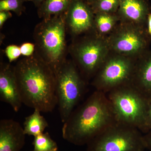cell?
<instances>
[{
  "mask_svg": "<svg viewBox=\"0 0 151 151\" xmlns=\"http://www.w3.org/2000/svg\"><path fill=\"white\" fill-rule=\"evenodd\" d=\"M12 16L9 11H3L0 12V27H2L3 25L7 20L10 18Z\"/></svg>",
  "mask_w": 151,
  "mask_h": 151,
  "instance_id": "cell-24",
  "label": "cell"
},
{
  "mask_svg": "<svg viewBox=\"0 0 151 151\" xmlns=\"http://www.w3.org/2000/svg\"><path fill=\"white\" fill-rule=\"evenodd\" d=\"M94 14L84 0H73L65 13V21L73 33L80 34L94 26Z\"/></svg>",
  "mask_w": 151,
  "mask_h": 151,
  "instance_id": "cell-10",
  "label": "cell"
},
{
  "mask_svg": "<svg viewBox=\"0 0 151 151\" xmlns=\"http://www.w3.org/2000/svg\"><path fill=\"white\" fill-rule=\"evenodd\" d=\"M65 13L54 16L37 26L35 37L38 55L56 75L65 61Z\"/></svg>",
  "mask_w": 151,
  "mask_h": 151,
  "instance_id": "cell-3",
  "label": "cell"
},
{
  "mask_svg": "<svg viewBox=\"0 0 151 151\" xmlns=\"http://www.w3.org/2000/svg\"><path fill=\"white\" fill-rule=\"evenodd\" d=\"M85 1L88 2L90 3L91 4H92V3H93L95 1H96V0H85Z\"/></svg>",
  "mask_w": 151,
  "mask_h": 151,
  "instance_id": "cell-28",
  "label": "cell"
},
{
  "mask_svg": "<svg viewBox=\"0 0 151 151\" xmlns=\"http://www.w3.org/2000/svg\"><path fill=\"white\" fill-rule=\"evenodd\" d=\"M117 122L107 94L96 90L63 123V137L75 145H87Z\"/></svg>",
  "mask_w": 151,
  "mask_h": 151,
  "instance_id": "cell-2",
  "label": "cell"
},
{
  "mask_svg": "<svg viewBox=\"0 0 151 151\" xmlns=\"http://www.w3.org/2000/svg\"><path fill=\"white\" fill-rule=\"evenodd\" d=\"M72 1L45 0L38 7V15L44 19L66 13Z\"/></svg>",
  "mask_w": 151,
  "mask_h": 151,
  "instance_id": "cell-15",
  "label": "cell"
},
{
  "mask_svg": "<svg viewBox=\"0 0 151 151\" xmlns=\"http://www.w3.org/2000/svg\"><path fill=\"white\" fill-rule=\"evenodd\" d=\"M57 105L63 123L84 95L85 83L73 63L65 61L55 75Z\"/></svg>",
  "mask_w": 151,
  "mask_h": 151,
  "instance_id": "cell-6",
  "label": "cell"
},
{
  "mask_svg": "<svg viewBox=\"0 0 151 151\" xmlns=\"http://www.w3.org/2000/svg\"><path fill=\"white\" fill-rule=\"evenodd\" d=\"M121 0H96L92 3L94 14L107 13L113 14L119 9Z\"/></svg>",
  "mask_w": 151,
  "mask_h": 151,
  "instance_id": "cell-19",
  "label": "cell"
},
{
  "mask_svg": "<svg viewBox=\"0 0 151 151\" xmlns=\"http://www.w3.org/2000/svg\"><path fill=\"white\" fill-rule=\"evenodd\" d=\"M86 151H145L142 133L117 122L90 141Z\"/></svg>",
  "mask_w": 151,
  "mask_h": 151,
  "instance_id": "cell-5",
  "label": "cell"
},
{
  "mask_svg": "<svg viewBox=\"0 0 151 151\" xmlns=\"http://www.w3.org/2000/svg\"><path fill=\"white\" fill-rule=\"evenodd\" d=\"M32 145L34 151H59L56 142L52 139L48 132L35 137Z\"/></svg>",
  "mask_w": 151,
  "mask_h": 151,
  "instance_id": "cell-18",
  "label": "cell"
},
{
  "mask_svg": "<svg viewBox=\"0 0 151 151\" xmlns=\"http://www.w3.org/2000/svg\"><path fill=\"white\" fill-rule=\"evenodd\" d=\"M35 48V45L32 43H24L20 47L21 52L22 54L26 57L32 55Z\"/></svg>",
  "mask_w": 151,
  "mask_h": 151,
  "instance_id": "cell-23",
  "label": "cell"
},
{
  "mask_svg": "<svg viewBox=\"0 0 151 151\" xmlns=\"http://www.w3.org/2000/svg\"><path fill=\"white\" fill-rule=\"evenodd\" d=\"M24 128L12 119L0 121V151H21L25 143Z\"/></svg>",
  "mask_w": 151,
  "mask_h": 151,
  "instance_id": "cell-12",
  "label": "cell"
},
{
  "mask_svg": "<svg viewBox=\"0 0 151 151\" xmlns=\"http://www.w3.org/2000/svg\"><path fill=\"white\" fill-rule=\"evenodd\" d=\"M147 31L149 36L151 37V14H149L147 20Z\"/></svg>",
  "mask_w": 151,
  "mask_h": 151,
  "instance_id": "cell-26",
  "label": "cell"
},
{
  "mask_svg": "<svg viewBox=\"0 0 151 151\" xmlns=\"http://www.w3.org/2000/svg\"><path fill=\"white\" fill-rule=\"evenodd\" d=\"M123 23L107 40L110 50L130 57L141 56L148 50L150 36L147 31L142 26Z\"/></svg>",
  "mask_w": 151,
  "mask_h": 151,
  "instance_id": "cell-8",
  "label": "cell"
},
{
  "mask_svg": "<svg viewBox=\"0 0 151 151\" xmlns=\"http://www.w3.org/2000/svg\"><path fill=\"white\" fill-rule=\"evenodd\" d=\"M23 104L44 113L57 105L56 76L38 54L24 58L14 67Z\"/></svg>",
  "mask_w": 151,
  "mask_h": 151,
  "instance_id": "cell-1",
  "label": "cell"
},
{
  "mask_svg": "<svg viewBox=\"0 0 151 151\" xmlns=\"http://www.w3.org/2000/svg\"><path fill=\"white\" fill-rule=\"evenodd\" d=\"M45 0H28L29 1L32 2L35 6L38 7Z\"/></svg>",
  "mask_w": 151,
  "mask_h": 151,
  "instance_id": "cell-27",
  "label": "cell"
},
{
  "mask_svg": "<svg viewBox=\"0 0 151 151\" xmlns=\"http://www.w3.org/2000/svg\"><path fill=\"white\" fill-rule=\"evenodd\" d=\"M34 151L33 150H32V151Z\"/></svg>",
  "mask_w": 151,
  "mask_h": 151,
  "instance_id": "cell-29",
  "label": "cell"
},
{
  "mask_svg": "<svg viewBox=\"0 0 151 151\" xmlns=\"http://www.w3.org/2000/svg\"><path fill=\"white\" fill-rule=\"evenodd\" d=\"M137 60L115 53L108 56L96 75L92 85L96 90L105 93L124 85H129Z\"/></svg>",
  "mask_w": 151,
  "mask_h": 151,
  "instance_id": "cell-7",
  "label": "cell"
},
{
  "mask_svg": "<svg viewBox=\"0 0 151 151\" xmlns=\"http://www.w3.org/2000/svg\"><path fill=\"white\" fill-rule=\"evenodd\" d=\"M27 1H28V0H1L0 12L12 11L20 16L25 10L24 4Z\"/></svg>",
  "mask_w": 151,
  "mask_h": 151,
  "instance_id": "cell-20",
  "label": "cell"
},
{
  "mask_svg": "<svg viewBox=\"0 0 151 151\" xmlns=\"http://www.w3.org/2000/svg\"><path fill=\"white\" fill-rule=\"evenodd\" d=\"M106 94L117 122L140 130L147 100L130 84L118 87Z\"/></svg>",
  "mask_w": 151,
  "mask_h": 151,
  "instance_id": "cell-4",
  "label": "cell"
},
{
  "mask_svg": "<svg viewBox=\"0 0 151 151\" xmlns=\"http://www.w3.org/2000/svg\"><path fill=\"white\" fill-rule=\"evenodd\" d=\"M40 113L35 109L32 114L25 118L23 128L26 135L35 137L44 133L48 127L47 121Z\"/></svg>",
  "mask_w": 151,
  "mask_h": 151,
  "instance_id": "cell-16",
  "label": "cell"
},
{
  "mask_svg": "<svg viewBox=\"0 0 151 151\" xmlns=\"http://www.w3.org/2000/svg\"><path fill=\"white\" fill-rule=\"evenodd\" d=\"M0 100L10 105L16 112L23 104L14 67L7 63H1L0 68Z\"/></svg>",
  "mask_w": 151,
  "mask_h": 151,
  "instance_id": "cell-11",
  "label": "cell"
},
{
  "mask_svg": "<svg viewBox=\"0 0 151 151\" xmlns=\"http://www.w3.org/2000/svg\"><path fill=\"white\" fill-rule=\"evenodd\" d=\"M95 14L94 25L101 35L107 34L111 32L120 19L119 16L114 13H98Z\"/></svg>",
  "mask_w": 151,
  "mask_h": 151,
  "instance_id": "cell-17",
  "label": "cell"
},
{
  "mask_svg": "<svg viewBox=\"0 0 151 151\" xmlns=\"http://www.w3.org/2000/svg\"><path fill=\"white\" fill-rule=\"evenodd\" d=\"M107 40L94 37L86 39L76 45L74 54L81 73L86 77L95 76L109 55Z\"/></svg>",
  "mask_w": 151,
  "mask_h": 151,
  "instance_id": "cell-9",
  "label": "cell"
},
{
  "mask_svg": "<svg viewBox=\"0 0 151 151\" xmlns=\"http://www.w3.org/2000/svg\"><path fill=\"white\" fill-rule=\"evenodd\" d=\"M5 52L10 62L16 60L22 54L20 47L16 45H10L7 47Z\"/></svg>",
  "mask_w": 151,
  "mask_h": 151,
  "instance_id": "cell-22",
  "label": "cell"
},
{
  "mask_svg": "<svg viewBox=\"0 0 151 151\" xmlns=\"http://www.w3.org/2000/svg\"><path fill=\"white\" fill-rule=\"evenodd\" d=\"M143 137L146 149L151 151V130L143 134Z\"/></svg>",
  "mask_w": 151,
  "mask_h": 151,
  "instance_id": "cell-25",
  "label": "cell"
},
{
  "mask_svg": "<svg viewBox=\"0 0 151 151\" xmlns=\"http://www.w3.org/2000/svg\"><path fill=\"white\" fill-rule=\"evenodd\" d=\"M130 84L147 100L151 98V50L138 58Z\"/></svg>",
  "mask_w": 151,
  "mask_h": 151,
  "instance_id": "cell-13",
  "label": "cell"
},
{
  "mask_svg": "<svg viewBox=\"0 0 151 151\" xmlns=\"http://www.w3.org/2000/svg\"><path fill=\"white\" fill-rule=\"evenodd\" d=\"M151 130V98L148 99L144 122L140 131L145 134Z\"/></svg>",
  "mask_w": 151,
  "mask_h": 151,
  "instance_id": "cell-21",
  "label": "cell"
},
{
  "mask_svg": "<svg viewBox=\"0 0 151 151\" xmlns=\"http://www.w3.org/2000/svg\"><path fill=\"white\" fill-rule=\"evenodd\" d=\"M119 17L124 23L142 26L149 15L147 5L143 0H121Z\"/></svg>",
  "mask_w": 151,
  "mask_h": 151,
  "instance_id": "cell-14",
  "label": "cell"
}]
</instances>
